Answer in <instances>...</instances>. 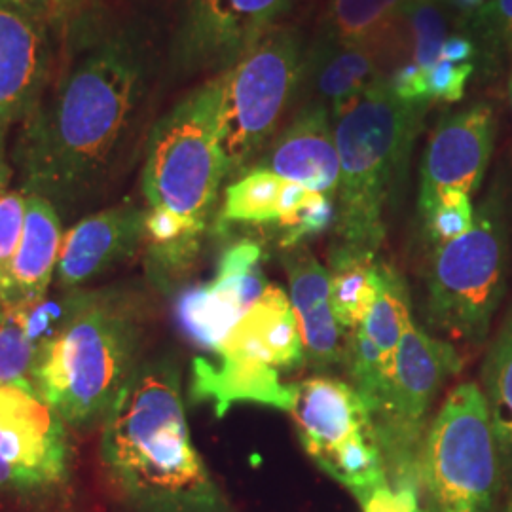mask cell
<instances>
[{
	"label": "cell",
	"instance_id": "1",
	"mask_svg": "<svg viewBox=\"0 0 512 512\" xmlns=\"http://www.w3.org/2000/svg\"><path fill=\"white\" fill-rule=\"evenodd\" d=\"M147 54L129 31L80 40L54 88L21 122V190L74 205L109 179L147 86Z\"/></svg>",
	"mask_w": 512,
	"mask_h": 512
},
{
	"label": "cell",
	"instance_id": "2",
	"mask_svg": "<svg viewBox=\"0 0 512 512\" xmlns=\"http://www.w3.org/2000/svg\"><path fill=\"white\" fill-rule=\"evenodd\" d=\"M99 459L129 512H234L192 442L181 370L167 357L137 368L103 420Z\"/></svg>",
	"mask_w": 512,
	"mask_h": 512
},
{
	"label": "cell",
	"instance_id": "3",
	"mask_svg": "<svg viewBox=\"0 0 512 512\" xmlns=\"http://www.w3.org/2000/svg\"><path fill=\"white\" fill-rule=\"evenodd\" d=\"M143 319L116 294L73 293L54 334L38 349L37 395L65 423H103L141 366Z\"/></svg>",
	"mask_w": 512,
	"mask_h": 512
},
{
	"label": "cell",
	"instance_id": "4",
	"mask_svg": "<svg viewBox=\"0 0 512 512\" xmlns=\"http://www.w3.org/2000/svg\"><path fill=\"white\" fill-rule=\"evenodd\" d=\"M425 105L406 103L382 78L336 112L340 156L336 196L338 245L376 256L385 239V211L401 186Z\"/></svg>",
	"mask_w": 512,
	"mask_h": 512
},
{
	"label": "cell",
	"instance_id": "5",
	"mask_svg": "<svg viewBox=\"0 0 512 512\" xmlns=\"http://www.w3.org/2000/svg\"><path fill=\"white\" fill-rule=\"evenodd\" d=\"M211 355L192 361L196 403H213L219 418L239 403L293 410L296 385L283 384L281 374L304 365L306 355L291 298L279 285H268Z\"/></svg>",
	"mask_w": 512,
	"mask_h": 512
},
{
	"label": "cell",
	"instance_id": "6",
	"mask_svg": "<svg viewBox=\"0 0 512 512\" xmlns=\"http://www.w3.org/2000/svg\"><path fill=\"white\" fill-rule=\"evenodd\" d=\"M509 230L501 198L475 211L473 228L437 245L427 272L425 315L431 329L478 346L488 338L507 291Z\"/></svg>",
	"mask_w": 512,
	"mask_h": 512
},
{
	"label": "cell",
	"instance_id": "7",
	"mask_svg": "<svg viewBox=\"0 0 512 512\" xmlns=\"http://www.w3.org/2000/svg\"><path fill=\"white\" fill-rule=\"evenodd\" d=\"M507 482L480 385L452 389L425 433L420 494L425 512H492Z\"/></svg>",
	"mask_w": 512,
	"mask_h": 512
},
{
	"label": "cell",
	"instance_id": "8",
	"mask_svg": "<svg viewBox=\"0 0 512 512\" xmlns=\"http://www.w3.org/2000/svg\"><path fill=\"white\" fill-rule=\"evenodd\" d=\"M302 69L298 35L289 29H272L238 63L213 78L226 177L239 175L270 143L300 86Z\"/></svg>",
	"mask_w": 512,
	"mask_h": 512
},
{
	"label": "cell",
	"instance_id": "9",
	"mask_svg": "<svg viewBox=\"0 0 512 512\" xmlns=\"http://www.w3.org/2000/svg\"><path fill=\"white\" fill-rule=\"evenodd\" d=\"M215 114L211 78L152 128L143 167V194L150 207L207 224L226 179Z\"/></svg>",
	"mask_w": 512,
	"mask_h": 512
},
{
	"label": "cell",
	"instance_id": "10",
	"mask_svg": "<svg viewBox=\"0 0 512 512\" xmlns=\"http://www.w3.org/2000/svg\"><path fill=\"white\" fill-rule=\"evenodd\" d=\"M291 416L306 454L359 503L389 484L374 414L353 385L308 378L296 384Z\"/></svg>",
	"mask_w": 512,
	"mask_h": 512
},
{
	"label": "cell",
	"instance_id": "11",
	"mask_svg": "<svg viewBox=\"0 0 512 512\" xmlns=\"http://www.w3.org/2000/svg\"><path fill=\"white\" fill-rule=\"evenodd\" d=\"M458 349L414 319L404 332L391 380L374 414L391 488L420 495V454L427 412L444 384L461 370Z\"/></svg>",
	"mask_w": 512,
	"mask_h": 512
},
{
	"label": "cell",
	"instance_id": "12",
	"mask_svg": "<svg viewBox=\"0 0 512 512\" xmlns=\"http://www.w3.org/2000/svg\"><path fill=\"white\" fill-rule=\"evenodd\" d=\"M71 478L65 421L37 393L0 385V495L40 499Z\"/></svg>",
	"mask_w": 512,
	"mask_h": 512
},
{
	"label": "cell",
	"instance_id": "13",
	"mask_svg": "<svg viewBox=\"0 0 512 512\" xmlns=\"http://www.w3.org/2000/svg\"><path fill=\"white\" fill-rule=\"evenodd\" d=\"M260 262L262 247L256 241L243 239L222 253L213 281L179 294L175 319L194 346L213 353L268 289L270 283Z\"/></svg>",
	"mask_w": 512,
	"mask_h": 512
},
{
	"label": "cell",
	"instance_id": "14",
	"mask_svg": "<svg viewBox=\"0 0 512 512\" xmlns=\"http://www.w3.org/2000/svg\"><path fill=\"white\" fill-rule=\"evenodd\" d=\"M291 0H184L177 52L194 69L226 71L272 31Z\"/></svg>",
	"mask_w": 512,
	"mask_h": 512
},
{
	"label": "cell",
	"instance_id": "15",
	"mask_svg": "<svg viewBox=\"0 0 512 512\" xmlns=\"http://www.w3.org/2000/svg\"><path fill=\"white\" fill-rule=\"evenodd\" d=\"M494 133L488 105L459 110L439 122L421 164L420 215L444 190L475 194L492 158Z\"/></svg>",
	"mask_w": 512,
	"mask_h": 512
},
{
	"label": "cell",
	"instance_id": "16",
	"mask_svg": "<svg viewBox=\"0 0 512 512\" xmlns=\"http://www.w3.org/2000/svg\"><path fill=\"white\" fill-rule=\"evenodd\" d=\"M48 19L0 2V124L35 109L52 67Z\"/></svg>",
	"mask_w": 512,
	"mask_h": 512
},
{
	"label": "cell",
	"instance_id": "17",
	"mask_svg": "<svg viewBox=\"0 0 512 512\" xmlns=\"http://www.w3.org/2000/svg\"><path fill=\"white\" fill-rule=\"evenodd\" d=\"M145 215L135 205H116L76 222L59 251L55 275L61 287H82L128 260L145 239Z\"/></svg>",
	"mask_w": 512,
	"mask_h": 512
},
{
	"label": "cell",
	"instance_id": "18",
	"mask_svg": "<svg viewBox=\"0 0 512 512\" xmlns=\"http://www.w3.org/2000/svg\"><path fill=\"white\" fill-rule=\"evenodd\" d=\"M330 110L308 103L283 129L262 165L285 181L302 184L336 203L340 186V156Z\"/></svg>",
	"mask_w": 512,
	"mask_h": 512
},
{
	"label": "cell",
	"instance_id": "19",
	"mask_svg": "<svg viewBox=\"0 0 512 512\" xmlns=\"http://www.w3.org/2000/svg\"><path fill=\"white\" fill-rule=\"evenodd\" d=\"M283 266L289 275L291 304L306 363L321 370L344 363L346 332L330 304L329 270L304 245L285 249Z\"/></svg>",
	"mask_w": 512,
	"mask_h": 512
},
{
	"label": "cell",
	"instance_id": "20",
	"mask_svg": "<svg viewBox=\"0 0 512 512\" xmlns=\"http://www.w3.org/2000/svg\"><path fill=\"white\" fill-rule=\"evenodd\" d=\"M382 48L351 44L319 37L304 57L302 78L308 80L315 105L327 107L330 114L348 107L353 99L385 78L380 69Z\"/></svg>",
	"mask_w": 512,
	"mask_h": 512
},
{
	"label": "cell",
	"instance_id": "21",
	"mask_svg": "<svg viewBox=\"0 0 512 512\" xmlns=\"http://www.w3.org/2000/svg\"><path fill=\"white\" fill-rule=\"evenodd\" d=\"M61 243V220L54 203L37 194H27L23 234L12 264L10 306H29L46 298L57 270Z\"/></svg>",
	"mask_w": 512,
	"mask_h": 512
},
{
	"label": "cell",
	"instance_id": "22",
	"mask_svg": "<svg viewBox=\"0 0 512 512\" xmlns=\"http://www.w3.org/2000/svg\"><path fill=\"white\" fill-rule=\"evenodd\" d=\"M330 304L336 321L348 334L365 323L382 285V262L344 247L330 253Z\"/></svg>",
	"mask_w": 512,
	"mask_h": 512
},
{
	"label": "cell",
	"instance_id": "23",
	"mask_svg": "<svg viewBox=\"0 0 512 512\" xmlns=\"http://www.w3.org/2000/svg\"><path fill=\"white\" fill-rule=\"evenodd\" d=\"M480 389L494 425L507 482L512 484V308L484 359Z\"/></svg>",
	"mask_w": 512,
	"mask_h": 512
},
{
	"label": "cell",
	"instance_id": "24",
	"mask_svg": "<svg viewBox=\"0 0 512 512\" xmlns=\"http://www.w3.org/2000/svg\"><path fill=\"white\" fill-rule=\"evenodd\" d=\"M412 319L410 291L403 275L393 266L382 262L380 294L361 329L380 351L389 372H393L397 351Z\"/></svg>",
	"mask_w": 512,
	"mask_h": 512
},
{
	"label": "cell",
	"instance_id": "25",
	"mask_svg": "<svg viewBox=\"0 0 512 512\" xmlns=\"http://www.w3.org/2000/svg\"><path fill=\"white\" fill-rule=\"evenodd\" d=\"M404 4L406 0H332L321 37L382 48Z\"/></svg>",
	"mask_w": 512,
	"mask_h": 512
},
{
	"label": "cell",
	"instance_id": "26",
	"mask_svg": "<svg viewBox=\"0 0 512 512\" xmlns=\"http://www.w3.org/2000/svg\"><path fill=\"white\" fill-rule=\"evenodd\" d=\"M283 184L285 179H281L266 167L251 169L226 188L220 220L245 224H277Z\"/></svg>",
	"mask_w": 512,
	"mask_h": 512
},
{
	"label": "cell",
	"instance_id": "27",
	"mask_svg": "<svg viewBox=\"0 0 512 512\" xmlns=\"http://www.w3.org/2000/svg\"><path fill=\"white\" fill-rule=\"evenodd\" d=\"M38 349L40 344L25 306H4V317L0 319V385H16L37 393Z\"/></svg>",
	"mask_w": 512,
	"mask_h": 512
},
{
	"label": "cell",
	"instance_id": "28",
	"mask_svg": "<svg viewBox=\"0 0 512 512\" xmlns=\"http://www.w3.org/2000/svg\"><path fill=\"white\" fill-rule=\"evenodd\" d=\"M448 8L440 0H406L401 18L412 33L414 61L421 71H429L440 59L448 38Z\"/></svg>",
	"mask_w": 512,
	"mask_h": 512
},
{
	"label": "cell",
	"instance_id": "29",
	"mask_svg": "<svg viewBox=\"0 0 512 512\" xmlns=\"http://www.w3.org/2000/svg\"><path fill=\"white\" fill-rule=\"evenodd\" d=\"M427 238L437 245L465 236L475 224L471 196L459 190H444L435 203L421 215Z\"/></svg>",
	"mask_w": 512,
	"mask_h": 512
},
{
	"label": "cell",
	"instance_id": "30",
	"mask_svg": "<svg viewBox=\"0 0 512 512\" xmlns=\"http://www.w3.org/2000/svg\"><path fill=\"white\" fill-rule=\"evenodd\" d=\"M25 209L27 194L23 190L0 196V300L4 306L12 302V264L23 234Z\"/></svg>",
	"mask_w": 512,
	"mask_h": 512
},
{
	"label": "cell",
	"instance_id": "31",
	"mask_svg": "<svg viewBox=\"0 0 512 512\" xmlns=\"http://www.w3.org/2000/svg\"><path fill=\"white\" fill-rule=\"evenodd\" d=\"M336 220V203L323 194H317L310 203L298 209L289 219L283 220L279 228L283 230L281 247L293 249L302 245L311 236L325 232Z\"/></svg>",
	"mask_w": 512,
	"mask_h": 512
},
{
	"label": "cell",
	"instance_id": "32",
	"mask_svg": "<svg viewBox=\"0 0 512 512\" xmlns=\"http://www.w3.org/2000/svg\"><path fill=\"white\" fill-rule=\"evenodd\" d=\"M205 228L207 224L186 219L162 207H150L145 215L148 247H162L171 243H202Z\"/></svg>",
	"mask_w": 512,
	"mask_h": 512
},
{
	"label": "cell",
	"instance_id": "33",
	"mask_svg": "<svg viewBox=\"0 0 512 512\" xmlns=\"http://www.w3.org/2000/svg\"><path fill=\"white\" fill-rule=\"evenodd\" d=\"M473 63H452L439 59L427 71L429 99H439L444 103H458L465 93V84L473 74Z\"/></svg>",
	"mask_w": 512,
	"mask_h": 512
},
{
	"label": "cell",
	"instance_id": "34",
	"mask_svg": "<svg viewBox=\"0 0 512 512\" xmlns=\"http://www.w3.org/2000/svg\"><path fill=\"white\" fill-rule=\"evenodd\" d=\"M475 23L512 54V0H490L475 14Z\"/></svg>",
	"mask_w": 512,
	"mask_h": 512
},
{
	"label": "cell",
	"instance_id": "35",
	"mask_svg": "<svg viewBox=\"0 0 512 512\" xmlns=\"http://www.w3.org/2000/svg\"><path fill=\"white\" fill-rule=\"evenodd\" d=\"M363 512H420V495L408 490H395L391 484L374 490L361 501Z\"/></svg>",
	"mask_w": 512,
	"mask_h": 512
},
{
	"label": "cell",
	"instance_id": "36",
	"mask_svg": "<svg viewBox=\"0 0 512 512\" xmlns=\"http://www.w3.org/2000/svg\"><path fill=\"white\" fill-rule=\"evenodd\" d=\"M393 92L406 103L427 105L429 90H427V73L421 71L416 63H406L395 76L389 80Z\"/></svg>",
	"mask_w": 512,
	"mask_h": 512
},
{
	"label": "cell",
	"instance_id": "37",
	"mask_svg": "<svg viewBox=\"0 0 512 512\" xmlns=\"http://www.w3.org/2000/svg\"><path fill=\"white\" fill-rule=\"evenodd\" d=\"M475 44L473 40L461 35L446 38V42L442 44L440 50V59L442 61H452V63H471V59L475 57Z\"/></svg>",
	"mask_w": 512,
	"mask_h": 512
},
{
	"label": "cell",
	"instance_id": "38",
	"mask_svg": "<svg viewBox=\"0 0 512 512\" xmlns=\"http://www.w3.org/2000/svg\"><path fill=\"white\" fill-rule=\"evenodd\" d=\"M0 2H6L10 6H16L29 14H35L38 18L48 19V21L59 18L55 0H0Z\"/></svg>",
	"mask_w": 512,
	"mask_h": 512
},
{
	"label": "cell",
	"instance_id": "39",
	"mask_svg": "<svg viewBox=\"0 0 512 512\" xmlns=\"http://www.w3.org/2000/svg\"><path fill=\"white\" fill-rule=\"evenodd\" d=\"M450 12L461 16H475L490 0H440Z\"/></svg>",
	"mask_w": 512,
	"mask_h": 512
},
{
	"label": "cell",
	"instance_id": "40",
	"mask_svg": "<svg viewBox=\"0 0 512 512\" xmlns=\"http://www.w3.org/2000/svg\"><path fill=\"white\" fill-rule=\"evenodd\" d=\"M6 124H0V196L6 192V184L10 181V165L6 160V133H8Z\"/></svg>",
	"mask_w": 512,
	"mask_h": 512
},
{
	"label": "cell",
	"instance_id": "41",
	"mask_svg": "<svg viewBox=\"0 0 512 512\" xmlns=\"http://www.w3.org/2000/svg\"><path fill=\"white\" fill-rule=\"evenodd\" d=\"M76 2H78V0H55V6H57L59 16H61V14H67L69 10H73L74 6H76Z\"/></svg>",
	"mask_w": 512,
	"mask_h": 512
},
{
	"label": "cell",
	"instance_id": "42",
	"mask_svg": "<svg viewBox=\"0 0 512 512\" xmlns=\"http://www.w3.org/2000/svg\"><path fill=\"white\" fill-rule=\"evenodd\" d=\"M505 512H512V494L511 499H509V503H507V509H505Z\"/></svg>",
	"mask_w": 512,
	"mask_h": 512
},
{
	"label": "cell",
	"instance_id": "43",
	"mask_svg": "<svg viewBox=\"0 0 512 512\" xmlns=\"http://www.w3.org/2000/svg\"><path fill=\"white\" fill-rule=\"evenodd\" d=\"M4 317V304H2V300H0V319Z\"/></svg>",
	"mask_w": 512,
	"mask_h": 512
},
{
	"label": "cell",
	"instance_id": "44",
	"mask_svg": "<svg viewBox=\"0 0 512 512\" xmlns=\"http://www.w3.org/2000/svg\"><path fill=\"white\" fill-rule=\"evenodd\" d=\"M420 512H425V511H423V509H421V511H420Z\"/></svg>",
	"mask_w": 512,
	"mask_h": 512
}]
</instances>
